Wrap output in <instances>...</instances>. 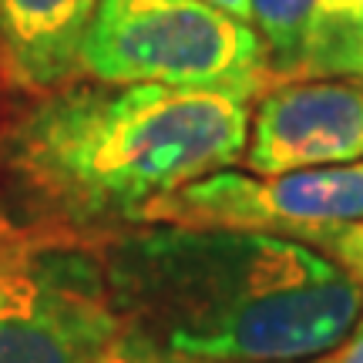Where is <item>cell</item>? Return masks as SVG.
<instances>
[{"instance_id": "cell-1", "label": "cell", "mask_w": 363, "mask_h": 363, "mask_svg": "<svg viewBox=\"0 0 363 363\" xmlns=\"http://www.w3.org/2000/svg\"><path fill=\"white\" fill-rule=\"evenodd\" d=\"M118 316L202 363H296L363 316V289L320 249L242 233L148 225L101 242Z\"/></svg>"}, {"instance_id": "cell-2", "label": "cell", "mask_w": 363, "mask_h": 363, "mask_svg": "<svg viewBox=\"0 0 363 363\" xmlns=\"http://www.w3.org/2000/svg\"><path fill=\"white\" fill-rule=\"evenodd\" d=\"M249 101L169 84H78L0 131V162L51 229L104 242L152 202L246 155Z\"/></svg>"}, {"instance_id": "cell-3", "label": "cell", "mask_w": 363, "mask_h": 363, "mask_svg": "<svg viewBox=\"0 0 363 363\" xmlns=\"http://www.w3.org/2000/svg\"><path fill=\"white\" fill-rule=\"evenodd\" d=\"M101 84H169L256 98L272 88L252 24L206 0H101L81 48Z\"/></svg>"}, {"instance_id": "cell-4", "label": "cell", "mask_w": 363, "mask_h": 363, "mask_svg": "<svg viewBox=\"0 0 363 363\" xmlns=\"http://www.w3.org/2000/svg\"><path fill=\"white\" fill-rule=\"evenodd\" d=\"M118 330L101 242L0 225V363H98Z\"/></svg>"}, {"instance_id": "cell-5", "label": "cell", "mask_w": 363, "mask_h": 363, "mask_svg": "<svg viewBox=\"0 0 363 363\" xmlns=\"http://www.w3.org/2000/svg\"><path fill=\"white\" fill-rule=\"evenodd\" d=\"M357 222H363V162L276 175L222 169L152 202L138 225L242 229L326 252Z\"/></svg>"}, {"instance_id": "cell-6", "label": "cell", "mask_w": 363, "mask_h": 363, "mask_svg": "<svg viewBox=\"0 0 363 363\" xmlns=\"http://www.w3.org/2000/svg\"><path fill=\"white\" fill-rule=\"evenodd\" d=\"M242 158L256 175L363 162V84L320 78L269 88Z\"/></svg>"}, {"instance_id": "cell-7", "label": "cell", "mask_w": 363, "mask_h": 363, "mask_svg": "<svg viewBox=\"0 0 363 363\" xmlns=\"http://www.w3.org/2000/svg\"><path fill=\"white\" fill-rule=\"evenodd\" d=\"M101 0H0V65L17 94H51L78 78Z\"/></svg>"}, {"instance_id": "cell-8", "label": "cell", "mask_w": 363, "mask_h": 363, "mask_svg": "<svg viewBox=\"0 0 363 363\" xmlns=\"http://www.w3.org/2000/svg\"><path fill=\"white\" fill-rule=\"evenodd\" d=\"M363 30V0H316L293 81L340 78L350 44Z\"/></svg>"}, {"instance_id": "cell-9", "label": "cell", "mask_w": 363, "mask_h": 363, "mask_svg": "<svg viewBox=\"0 0 363 363\" xmlns=\"http://www.w3.org/2000/svg\"><path fill=\"white\" fill-rule=\"evenodd\" d=\"M313 7L316 0H252V30L262 40L272 88L296 78Z\"/></svg>"}, {"instance_id": "cell-10", "label": "cell", "mask_w": 363, "mask_h": 363, "mask_svg": "<svg viewBox=\"0 0 363 363\" xmlns=\"http://www.w3.org/2000/svg\"><path fill=\"white\" fill-rule=\"evenodd\" d=\"M98 363H202V360H189V357L165 350L162 343H155L152 337H145L142 330H135V326L121 320L118 337L104 347Z\"/></svg>"}, {"instance_id": "cell-11", "label": "cell", "mask_w": 363, "mask_h": 363, "mask_svg": "<svg viewBox=\"0 0 363 363\" xmlns=\"http://www.w3.org/2000/svg\"><path fill=\"white\" fill-rule=\"evenodd\" d=\"M323 363H363V316L350 330V337L343 340L340 347H333V353Z\"/></svg>"}, {"instance_id": "cell-12", "label": "cell", "mask_w": 363, "mask_h": 363, "mask_svg": "<svg viewBox=\"0 0 363 363\" xmlns=\"http://www.w3.org/2000/svg\"><path fill=\"white\" fill-rule=\"evenodd\" d=\"M206 4H212V7H219V11L233 13L239 21L252 24V0H206Z\"/></svg>"}, {"instance_id": "cell-13", "label": "cell", "mask_w": 363, "mask_h": 363, "mask_svg": "<svg viewBox=\"0 0 363 363\" xmlns=\"http://www.w3.org/2000/svg\"><path fill=\"white\" fill-rule=\"evenodd\" d=\"M7 78H4V65H0V131H4V115H7Z\"/></svg>"}, {"instance_id": "cell-14", "label": "cell", "mask_w": 363, "mask_h": 363, "mask_svg": "<svg viewBox=\"0 0 363 363\" xmlns=\"http://www.w3.org/2000/svg\"><path fill=\"white\" fill-rule=\"evenodd\" d=\"M350 78H353V81H360V84H363V38H360V48H357V57H353Z\"/></svg>"}]
</instances>
